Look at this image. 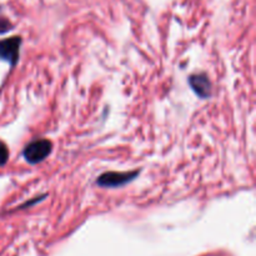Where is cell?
<instances>
[{
    "label": "cell",
    "instance_id": "6da1fadb",
    "mask_svg": "<svg viewBox=\"0 0 256 256\" xmlns=\"http://www.w3.org/2000/svg\"><path fill=\"white\" fill-rule=\"evenodd\" d=\"M52 144L48 139L34 140L25 146L22 156L30 164H38L46 159L52 152Z\"/></svg>",
    "mask_w": 256,
    "mask_h": 256
},
{
    "label": "cell",
    "instance_id": "7a4b0ae2",
    "mask_svg": "<svg viewBox=\"0 0 256 256\" xmlns=\"http://www.w3.org/2000/svg\"><path fill=\"white\" fill-rule=\"evenodd\" d=\"M139 172H109L100 175L98 179V185L102 188H119L125 185L126 182H132L138 176Z\"/></svg>",
    "mask_w": 256,
    "mask_h": 256
},
{
    "label": "cell",
    "instance_id": "3957f363",
    "mask_svg": "<svg viewBox=\"0 0 256 256\" xmlns=\"http://www.w3.org/2000/svg\"><path fill=\"white\" fill-rule=\"evenodd\" d=\"M20 45H22L20 36H12L0 40V59L5 60L10 65L16 64L19 59Z\"/></svg>",
    "mask_w": 256,
    "mask_h": 256
},
{
    "label": "cell",
    "instance_id": "277c9868",
    "mask_svg": "<svg viewBox=\"0 0 256 256\" xmlns=\"http://www.w3.org/2000/svg\"><path fill=\"white\" fill-rule=\"evenodd\" d=\"M190 86L200 98H209L212 94V82L205 74H195L190 76Z\"/></svg>",
    "mask_w": 256,
    "mask_h": 256
},
{
    "label": "cell",
    "instance_id": "5b68a950",
    "mask_svg": "<svg viewBox=\"0 0 256 256\" xmlns=\"http://www.w3.org/2000/svg\"><path fill=\"white\" fill-rule=\"evenodd\" d=\"M8 158H9V152H8L6 145L2 142H0V166L6 164Z\"/></svg>",
    "mask_w": 256,
    "mask_h": 256
},
{
    "label": "cell",
    "instance_id": "8992f818",
    "mask_svg": "<svg viewBox=\"0 0 256 256\" xmlns=\"http://www.w3.org/2000/svg\"><path fill=\"white\" fill-rule=\"evenodd\" d=\"M12 29V22L8 19H4V18H0V34H5V32H10Z\"/></svg>",
    "mask_w": 256,
    "mask_h": 256
}]
</instances>
